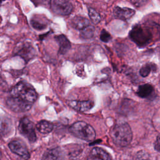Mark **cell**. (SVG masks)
<instances>
[{
  "mask_svg": "<svg viewBox=\"0 0 160 160\" xmlns=\"http://www.w3.org/2000/svg\"><path fill=\"white\" fill-rule=\"evenodd\" d=\"M36 128L39 132L43 134H48L53 129V125L51 122L42 120L39 121L36 124Z\"/></svg>",
  "mask_w": 160,
  "mask_h": 160,
  "instance_id": "obj_18",
  "label": "cell"
},
{
  "mask_svg": "<svg viewBox=\"0 0 160 160\" xmlns=\"http://www.w3.org/2000/svg\"><path fill=\"white\" fill-rule=\"evenodd\" d=\"M100 39L104 42H108L111 39V36L105 29H102L100 33Z\"/></svg>",
  "mask_w": 160,
  "mask_h": 160,
  "instance_id": "obj_24",
  "label": "cell"
},
{
  "mask_svg": "<svg viewBox=\"0 0 160 160\" xmlns=\"http://www.w3.org/2000/svg\"><path fill=\"white\" fill-rule=\"evenodd\" d=\"M88 15L91 21L94 24H98L101 21V16L94 9L88 8Z\"/></svg>",
  "mask_w": 160,
  "mask_h": 160,
  "instance_id": "obj_22",
  "label": "cell"
},
{
  "mask_svg": "<svg viewBox=\"0 0 160 160\" xmlns=\"http://www.w3.org/2000/svg\"><path fill=\"white\" fill-rule=\"evenodd\" d=\"M87 160H112L109 153L99 147L93 148L89 152Z\"/></svg>",
  "mask_w": 160,
  "mask_h": 160,
  "instance_id": "obj_10",
  "label": "cell"
},
{
  "mask_svg": "<svg viewBox=\"0 0 160 160\" xmlns=\"http://www.w3.org/2000/svg\"><path fill=\"white\" fill-rule=\"evenodd\" d=\"M48 34H49V32H48V33H46V34H41V35H40V36H39V39H40V40L44 39L46 38V36L47 35H48Z\"/></svg>",
  "mask_w": 160,
  "mask_h": 160,
  "instance_id": "obj_27",
  "label": "cell"
},
{
  "mask_svg": "<svg viewBox=\"0 0 160 160\" xmlns=\"http://www.w3.org/2000/svg\"><path fill=\"white\" fill-rule=\"evenodd\" d=\"M42 160H65V153L60 148L48 149L44 153Z\"/></svg>",
  "mask_w": 160,
  "mask_h": 160,
  "instance_id": "obj_11",
  "label": "cell"
},
{
  "mask_svg": "<svg viewBox=\"0 0 160 160\" xmlns=\"http://www.w3.org/2000/svg\"><path fill=\"white\" fill-rule=\"evenodd\" d=\"M69 131L74 136L86 141H92L96 137L93 128L84 121L74 122L70 127Z\"/></svg>",
  "mask_w": 160,
  "mask_h": 160,
  "instance_id": "obj_3",
  "label": "cell"
},
{
  "mask_svg": "<svg viewBox=\"0 0 160 160\" xmlns=\"http://www.w3.org/2000/svg\"><path fill=\"white\" fill-rule=\"evenodd\" d=\"M70 24L72 28L76 30L81 31L90 25V22L85 17L81 16H75L71 19Z\"/></svg>",
  "mask_w": 160,
  "mask_h": 160,
  "instance_id": "obj_16",
  "label": "cell"
},
{
  "mask_svg": "<svg viewBox=\"0 0 160 160\" xmlns=\"http://www.w3.org/2000/svg\"><path fill=\"white\" fill-rule=\"evenodd\" d=\"M130 38L139 46H144L149 43L152 38L150 31L140 25H136L129 32Z\"/></svg>",
  "mask_w": 160,
  "mask_h": 160,
  "instance_id": "obj_5",
  "label": "cell"
},
{
  "mask_svg": "<svg viewBox=\"0 0 160 160\" xmlns=\"http://www.w3.org/2000/svg\"><path fill=\"white\" fill-rule=\"evenodd\" d=\"M11 129V124L9 120L0 118V135L6 136Z\"/></svg>",
  "mask_w": 160,
  "mask_h": 160,
  "instance_id": "obj_19",
  "label": "cell"
},
{
  "mask_svg": "<svg viewBox=\"0 0 160 160\" xmlns=\"http://www.w3.org/2000/svg\"><path fill=\"white\" fill-rule=\"evenodd\" d=\"M13 54L21 57L26 63H28L36 57V50L31 42L23 41L18 43L15 46Z\"/></svg>",
  "mask_w": 160,
  "mask_h": 160,
  "instance_id": "obj_4",
  "label": "cell"
},
{
  "mask_svg": "<svg viewBox=\"0 0 160 160\" xmlns=\"http://www.w3.org/2000/svg\"><path fill=\"white\" fill-rule=\"evenodd\" d=\"M94 34V28L91 24L80 31L79 36L82 39H89L93 37Z\"/></svg>",
  "mask_w": 160,
  "mask_h": 160,
  "instance_id": "obj_20",
  "label": "cell"
},
{
  "mask_svg": "<svg viewBox=\"0 0 160 160\" xmlns=\"http://www.w3.org/2000/svg\"><path fill=\"white\" fill-rule=\"evenodd\" d=\"M49 4L52 11L60 16L70 14L73 9V6L69 0H50Z\"/></svg>",
  "mask_w": 160,
  "mask_h": 160,
  "instance_id": "obj_6",
  "label": "cell"
},
{
  "mask_svg": "<svg viewBox=\"0 0 160 160\" xmlns=\"http://www.w3.org/2000/svg\"><path fill=\"white\" fill-rule=\"evenodd\" d=\"M110 134L114 144L121 147L128 146L132 138L131 129L124 121H118L112 128Z\"/></svg>",
  "mask_w": 160,
  "mask_h": 160,
  "instance_id": "obj_1",
  "label": "cell"
},
{
  "mask_svg": "<svg viewBox=\"0 0 160 160\" xmlns=\"http://www.w3.org/2000/svg\"><path fill=\"white\" fill-rule=\"evenodd\" d=\"M10 96L32 105L38 98V94L34 87L28 82L20 81L12 87Z\"/></svg>",
  "mask_w": 160,
  "mask_h": 160,
  "instance_id": "obj_2",
  "label": "cell"
},
{
  "mask_svg": "<svg viewBox=\"0 0 160 160\" xmlns=\"http://www.w3.org/2000/svg\"><path fill=\"white\" fill-rule=\"evenodd\" d=\"M156 66L153 64H146L144 65L139 70V73L142 77L148 76L151 71H155Z\"/></svg>",
  "mask_w": 160,
  "mask_h": 160,
  "instance_id": "obj_21",
  "label": "cell"
},
{
  "mask_svg": "<svg viewBox=\"0 0 160 160\" xmlns=\"http://www.w3.org/2000/svg\"><path fill=\"white\" fill-rule=\"evenodd\" d=\"M154 91L153 87L149 84H144L141 85L137 91V94L142 98H149Z\"/></svg>",
  "mask_w": 160,
  "mask_h": 160,
  "instance_id": "obj_17",
  "label": "cell"
},
{
  "mask_svg": "<svg viewBox=\"0 0 160 160\" xmlns=\"http://www.w3.org/2000/svg\"><path fill=\"white\" fill-rule=\"evenodd\" d=\"M135 160H149V154L145 151H139L135 155Z\"/></svg>",
  "mask_w": 160,
  "mask_h": 160,
  "instance_id": "obj_23",
  "label": "cell"
},
{
  "mask_svg": "<svg viewBox=\"0 0 160 160\" xmlns=\"http://www.w3.org/2000/svg\"><path fill=\"white\" fill-rule=\"evenodd\" d=\"M19 130L29 141L34 142L36 140L34 124L28 118H24L21 120L19 125Z\"/></svg>",
  "mask_w": 160,
  "mask_h": 160,
  "instance_id": "obj_7",
  "label": "cell"
},
{
  "mask_svg": "<svg viewBox=\"0 0 160 160\" xmlns=\"http://www.w3.org/2000/svg\"><path fill=\"white\" fill-rule=\"evenodd\" d=\"M69 105L76 111L79 112H84L91 109L93 106L94 102L92 101H77L73 100L68 102Z\"/></svg>",
  "mask_w": 160,
  "mask_h": 160,
  "instance_id": "obj_13",
  "label": "cell"
},
{
  "mask_svg": "<svg viewBox=\"0 0 160 160\" xmlns=\"http://www.w3.org/2000/svg\"><path fill=\"white\" fill-rule=\"evenodd\" d=\"M135 13L134 10L128 8H121L116 6L114 8L113 14L116 18L126 20L131 18Z\"/></svg>",
  "mask_w": 160,
  "mask_h": 160,
  "instance_id": "obj_15",
  "label": "cell"
},
{
  "mask_svg": "<svg viewBox=\"0 0 160 160\" xmlns=\"http://www.w3.org/2000/svg\"><path fill=\"white\" fill-rule=\"evenodd\" d=\"M154 149L160 152V134H159L154 142Z\"/></svg>",
  "mask_w": 160,
  "mask_h": 160,
  "instance_id": "obj_25",
  "label": "cell"
},
{
  "mask_svg": "<svg viewBox=\"0 0 160 160\" xmlns=\"http://www.w3.org/2000/svg\"><path fill=\"white\" fill-rule=\"evenodd\" d=\"M6 104L11 110L16 112L27 111L32 107L31 104L25 102L22 100L11 96L7 99Z\"/></svg>",
  "mask_w": 160,
  "mask_h": 160,
  "instance_id": "obj_8",
  "label": "cell"
},
{
  "mask_svg": "<svg viewBox=\"0 0 160 160\" xmlns=\"http://www.w3.org/2000/svg\"><path fill=\"white\" fill-rule=\"evenodd\" d=\"M54 39L59 46V54L62 55L66 54L69 51L71 47V42L68 38L64 34H59L55 36Z\"/></svg>",
  "mask_w": 160,
  "mask_h": 160,
  "instance_id": "obj_12",
  "label": "cell"
},
{
  "mask_svg": "<svg viewBox=\"0 0 160 160\" xmlns=\"http://www.w3.org/2000/svg\"><path fill=\"white\" fill-rule=\"evenodd\" d=\"M8 146L13 153L19 156L24 159H28L29 158L30 154L28 149L23 141L18 139L12 140L9 143Z\"/></svg>",
  "mask_w": 160,
  "mask_h": 160,
  "instance_id": "obj_9",
  "label": "cell"
},
{
  "mask_svg": "<svg viewBox=\"0 0 160 160\" xmlns=\"http://www.w3.org/2000/svg\"><path fill=\"white\" fill-rule=\"evenodd\" d=\"M30 24L33 29L36 31H42L47 28L48 22L46 18L34 14L30 19Z\"/></svg>",
  "mask_w": 160,
  "mask_h": 160,
  "instance_id": "obj_14",
  "label": "cell"
},
{
  "mask_svg": "<svg viewBox=\"0 0 160 160\" xmlns=\"http://www.w3.org/2000/svg\"><path fill=\"white\" fill-rule=\"evenodd\" d=\"M132 3H133L134 5L139 6L140 5L144 0H129Z\"/></svg>",
  "mask_w": 160,
  "mask_h": 160,
  "instance_id": "obj_26",
  "label": "cell"
},
{
  "mask_svg": "<svg viewBox=\"0 0 160 160\" xmlns=\"http://www.w3.org/2000/svg\"><path fill=\"white\" fill-rule=\"evenodd\" d=\"M1 157H2V156H1V151H0V160H1Z\"/></svg>",
  "mask_w": 160,
  "mask_h": 160,
  "instance_id": "obj_28",
  "label": "cell"
}]
</instances>
